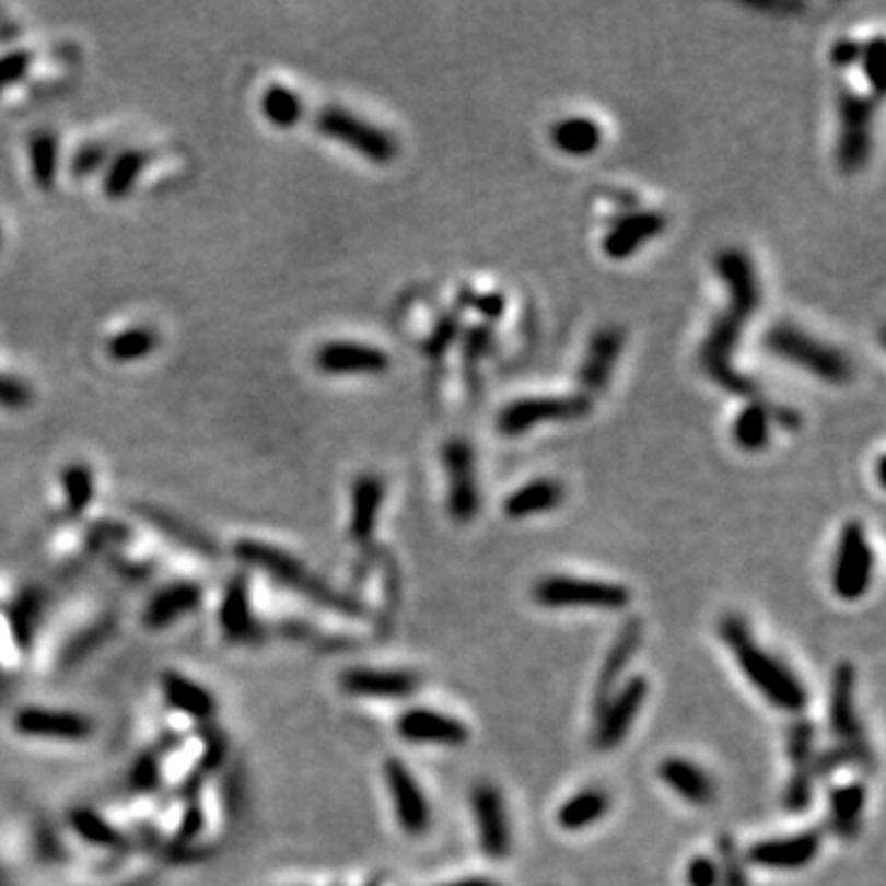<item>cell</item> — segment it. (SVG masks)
Wrapping results in <instances>:
<instances>
[{"label": "cell", "instance_id": "cell-50", "mask_svg": "<svg viewBox=\"0 0 886 886\" xmlns=\"http://www.w3.org/2000/svg\"><path fill=\"white\" fill-rule=\"evenodd\" d=\"M860 53H862V45L854 43V39H837L832 45V62L837 67H850L854 62H860Z\"/></svg>", "mask_w": 886, "mask_h": 886}, {"label": "cell", "instance_id": "cell-3", "mask_svg": "<svg viewBox=\"0 0 886 886\" xmlns=\"http://www.w3.org/2000/svg\"><path fill=\"white\" fill-rule=\"evenodd\" d=\"M234 555L242 561H246V564H254L264 571H269V574L273 579H279L281 584L295 588L299 594L315 601V604L338 610V614H348V616L362 614L360 604H354L352 598L338 594V591L330 588L323 579L313 576L299 559L289 555V551L264 545V541H256V539H242L234 545Z\"/></svg>", "mask_w": 886, "mask_h": 886}, {"label": "cell", "instance_id": "cell-2", "mask_svg": "<svg viewBox=\"0 0 886 886\" xmlns=\"http://www.w3.org/2000/svg\"><path fill=\"white\" fill-rule=\"evenodd\" d=\"M719 636L732 650L742 673L751 679V685L761 692L768 702L783 712H801L807 704V689L803 687L791 669L781 660L756 643L748 633L746 623L738 616H724L719 623Z\"/></svg>", "mask_w": 886, "mask_h": 886}, {"label": "cell", "instance_id": "cell-11", "mask_svg": "<svg viewBox=\"0 0 886 886\" xmlns=\"http://www.w3.org/2000/svg\"><path fill=\"white\" fill-rule=\"evenodd\" d=\"M830 722L837 742H840L837 748L850 758V763H860L866 771H872V748L866 744L860 719H856L854 712V667L850 663H840L835 669Z\"/></svg>", "mask_w": 886, "mask_h": 886}, {"label": "cell", "instance_id": "cell-18", "mask_svg": "<svg viewBox=\"0 0 886 886\" xmlns=\"http://www.w3.org/2000/svg\"><path fill=\"white\" fill-rule=\"evenodd\" d=\"M315 364L328 374H380L389 370V354L364 342L333 340L315 354Z\"/></svg>", "mask_w": 886, "mask_h": 886}, {"label": "cell", "instance_id": "cell-4", "mask_svg": "<svg viewBox=\"0 0 886 886\" xmlns=\"http://www.w3.org/2000/svg\"><path fill=\"white\" fill-rule=\"evenodd\" d=\"M766 348L776 358L793 362L795 368L807 370L813 377L827 384H847L854 374V364L835 345L817 340L813 333L803 330L795 323H776L766 333Z\"/></svg>", "mask_w": 886, "mask_h": 886}, {"label": "cell", "instance_id": "cell-44", "mask_svg": "<svg viewBox=\"0 0 886 886\" xmlns=\"http://www.w3.org/2000/svg\"><path fill=\"white\" fill-rule=\"evenodd\" d=\"M496 338H492V330L488 325H476L466 335H463V358H466V368L470 370V364L476 368L478 360L488 358Z\"/></svg>", "mask_w": 886, "mask_h": 886}, {"label": "cell", "instance_id": "cell-9", "mask_svg": "<svg viewBox=\"0 0 886 886\" xmlns=\"http://www.w3.org/2000/svg\"><path fill=\"white\" fill-rule=\"evenodd\" d=\"M535 601L547 608L567 606H591V608H623L628 606L630 594L626 586L608 584V581L579 579V576H545L537 581Z\"/></svg>", "mask_w": 886, "mask_h": 886}, {"label": "cell", "instance_id": "cell-36", "mask_svg": "<svg viewBox=\"0 0 886 886\" xmlns=\"http://www.w3.org/2000/svg\"><path fill=\"white\" fill-rule=\"evenodd\" d=\"M158 345V335L151 328H128L124 333L114 335L112 340H108L106 350H108V358L116 360V362H131V360H141L145 358L148 352H151Z\"/></svg>", "mask_w": 886, "mask_h": 886}, {"label": "cell", "instance_id": "cell-51", "mask_svg": "<svg viewBox=\"0 0 886 886\" xmlns=\"http://www.w3.org/2000/svg\"><path fill=\"white\" fill-rule=\"evenodd\" d=\"M456 333H458V320H456V318H446V320H443V323L439 325L436 335H433L431 342H429V354H439V352L446 350V345H448L453 338H456Z\"/></svg>", "mask_w": 886, "mask_h": 886}, {"label": "cell", "instance_id": "cell-21", "mask_svg": "<svg viewBox=\"0 0 886 886\" xmlns=\"http://www.w3.org/2000/svg\"><path fill=\"white\" fill-rule=\"evenodd\" d=\"M340 685L348 695L401 699V697H409L417 692L419 679L411 673H401V669L354 667L340 677Z\"/></svg>", "mask_w": 886, "mask_h": 886}, {"label": "cell", "instance_id": "cell-26", "mask_svg": "<svg viewBox=\"0 0 886 886\" xmlns=\"http://www.w3.org/2000/svg\"><path fill=\"white\" fill-rule=\"evenodd\" d=\"M549 138L559 153L581 158L598 151L601 141H604V131L588 116H564L551 126Z\"/></svg>", "mask_w": 886, "mask_h": 886}, {"label": "cell", "instance_id": "cell-37", "mask_svg": "<svg viewBox=\"0 0 886 886\" xmlns=\"http://www.w3.org/2000/svg\"><path fill=\"white\" fill-rule=\"evenodd\" d=\"M141 515L148 520V522H153L155 527H161L165 535H171L173 539H177V541H183L185 547H193V549H197V551H202V555H214V547H212V541L207 539L205 535H200V532L197 529H193L190 525H185V522H180V520H175V517H171V515H165V512H161V510H148V508H143L141 510Z\"/></svg>", "mask_w": 886, "mask_h": 886}, {"label": "cell", "instance_id": "cell-46", "mask_svg": "<svg viewBox=\"0 0 886 886\" xmlns=\"http://www.w3.org/2000/svg\"><path fill=\"white\" fill-rule=\"evenodd\" d=\"M108 158V148L98 143H89L84 148H79L74 161H72V173L74 175H89L94 173L98 165H102Z\"/></svg>", "mask_w": 886, "mask_h": 886}, {"label": "cell", "instance_id": "cell-54", "mask_svg": "<svg viewBox=\"0 0 886 886\" xmlns=\"http://www.w3.org/2000/svg\"><path fill=\"white\" fill-rule=\"evenodd\" d=\"M443 886H500V884L492 879H482V876H468V879H458V882H451Z\"/></svg>", "mask_w": 886, "mask_h": 886}, {"label": "cell", "instance_id": "cell-42", "mask_svg": "<svg viewBox=\"0 0 886 886\" xmlns=\"http://www.w3.org/2000/svg\"><path fill=\"white\" fill-rule=\"evenodd\" d=\"M719 856H722V860H719V864L722 866H716L719 882H724V886H748L746 872H744V866L738 864L736 847H734L732 837L722 835V840H719Z\"/></svg>", "mask_w": 886, "mask_h": 886}, {"label": "cell", "instance_id": "cell-40", "mask_svg": "<svg viewBox=\"0 0 886 886\" xmlns=\"http://www.w3.org/2000/svg\"><path fill=\"white\" fill-rule=\"evenodd\" d=\"M813 738L815 728L811 722H795L791 726V734H788V754H791L797 768L813 766Z\"/></svg>", "mask_w": 886, "mask_h": 886}, {"label": "cell", "instance_id": "cell-47", "mask_svg": "<svg viewBox=\"0 0 886 886\" xmlns=\"http://www.w3.org/2000/svg\"><path fill=\"white\" fill-rule=\"evenodd\" d=\"M689 886H719V870L709 856H695L687 866Z\"/></svg>", "mask_w": 886, "mask_h": 886}, {"label": "cell", "instance_id": "cell-30", "mask_svg": "<svg viewBox=\"0 0 886 886\" xmlns=\"http://www.w3.org/2000/svg\"><path fill=\"white\" fill-rule=\"evenodd\" d=\"M866 803V791L862 783H850L835 788L830 795V807H832V830L852 840V837L860 832L862 827V813Z\"/></svg>", "mask_w": 886, "mask_h": 886}, {"label": "cell", "instance_id": "cell-8", "mask_svg": "<svg viewBox=\"0 0 886 886\" xmlns=\"http://www.w3.org/2000/svg\"><path fill=\"white\" fill-rule=\"evenodd\" d=\"M441 463L446 470L448 515L456 522L476 520L480 510V486L476 468V448L468 439H448L441 448Z\"/></svg>", "mask_w": 886, "mask_h": 886}, {"label": "cell", "instance_id": "cell-39", "mask_svg": "<svg viewBox=\"0 0 886 886\" xmlns=\"http://www.w3.org/2000/svg\"><path fill=\"white\" fill-rule=\"evenodd\" d=\"M72 827L89 842H96V844H104V847L121 844V835H118L112 825L104 823L102 817H98L92 811L72 813Z\"/></svg>", "mask_w": 886, "mask_h": 886}, {"label": "cell", "instance_id": "cell-16", "mask_svg": "<svg viewBox=\"0 0 886 886\" xmlns=\"http://www.w3.org/2000/svg\"><path fill=\"white\" fill-rule=\"evenodd\" d=\"M470 803L478 820L482 852L492 856V860H502V856L510 852V827L500 791L490 783H480L476 791H473Z\"/></svg>", "mask_w": 886, "mask_h": 886}, {"label": "cell", "instance_id": "cell-19", "mask_svg": "<svg viewBox=\"0 0 886 886\" xmlns=\"http://www.w3.org/2000/svg\"><path fill=\"white\" fill-rule=\"evenodd\" d=\"M15 732L37 738H62V742H82L92 736L94 726L86 716L74 712H53V709L27 707L13 719Z\"/></svg>", "mask_w": 886, "mask_h": 886}, {"label": "cell", "instance_id": "cell-41", "mask_svg": "<svg viewBox=\"0 0 886 886\" xmlns=\"http://www.w3.org/2000/svg\"><path fill=\"white\" fill-rule=\"evenodd\" d=\"M882 59H884V37L876 35V37L870 39V43L862 45V53H860L862 72H864L866 79H870V84L874 86V96L876 98H882V92H884Z\"/></svg>", "mask_w": 886, "mask_h": 886}, {"label": "cell", "instance_id": "cell-22", "mask_svg": "<svg viewBox=\"0 0 886 886\" xmlns=\"http://www.w3.org/2000/svg\"><path fill=\"white\" fill-rule=\"evenodd\" d=\"M640 640H643V623H640L638 618L626 620L623 628H620V633L614 640V645H610V650H608L604 665H601V673L596 679V695H594L596 712L608 702L610 695L616 692L618 679H620V675H623L626 665L633 660L636 650L640 648Z\"/></svg>", "mask_w": 886, "mask_h": 886}, {"label": "cell", "instance_id": "cell-32", "mask_svg": "<svg viewBox=\"0 0 886 886\" xmlns=\"http://www.w3.org/2000/svg\"><path fill=\"white\" fill-rule=\"evenodd\" d=\"M608 813V795L598 788H586V791L576 793L574 797L559 807L557 820L569 832L584 830V827L594 825Z\"/></svg>", "mask_w": 886, "mask_h": 886}, {"label": "cell", "instance_id": "cell-23", "mask_svg": "<svg viewBox=\"0 0 886 886\" xmlns=\"http://www.w3.org/2000/svg\"><path fill=\"white\" fill-rule=\"evenodd\" d=\"M384 502V480L372 473H364L352 482V517L350 537L360 545H368L377 529L380 510Z\"/></svg>", "mask_w": 886, "mask_h": 886}, {"label": "cell", "instance_id": "cell-35", "mask_svg": "<svg viewBox=\"0 0 886 886\" xmlns=\"http://www.w3.org/2000/svg\"><path fill=\"white\" fill-rule=\"evenodd\" d=\"M30 167H33V177L37 187L55 185L57 175V138L49 131H37L30 138Z\"/></svg>", "mask_w": 886, "mask_h": 886}, {"label": "cell", "instance_id": "cell-6", "mask_svg": "<svg viewBox=\"0 0 886 886\" xmlns=\"http://www.w3.org/2000/svg\"><path fill=\"white\" fill-rule=\"evenodd\" d=\"M315 126L333 141L352 148L360 155L368 158L370 163L387 165L399 153L397 138L384 131V128L368 124L364 118L345 112L340 106H325L320 114L315 116Z\"/></svg>", "mask_w": 886, "mask_h": 886}, {"label": "cell", "instance_id": "cell-45", "mask_svg": "<svg viewBox=\"0 0 886 886\" xmlns=\"http://www.w3.org/2000/svg\"><path fill=\"white\" fill-rule=\"evenodd\" d=\"M37 610H39V604H37L35 594H25L23 598H20V604L13 614V628H15L18 640H23V643L30 638V633H33Z\"/></svg>", "mask_w": 886, "mask_h": 886}, {"label": "cell", "instance_id": "cell-29", "mask_svg": "<svg viewBox=\"0 0 886 886\" xmlns=\"http://www.w3.org/2000/svg\"><path fill=\"white\" fill-rule=\"evenodd\" d=\"M163 692L167 704L180 709V712L190 714L195 719H207L214 714V699L193 679H187L177 673L163 675Z\"/></svg>", "mask_w": 886, "mask_h": 886}, {"label": "cell", "instance_id": "cell-5", "mask_svg": "<svg viewBox=\"0 0 886 886\" xmlns=\"http://www.w3.org/2000/svg\"><path fill=\"white\" fill-rule=\"evenodd\" d=\"M879 98L854 94L852 89L842 86L837 94V118H840V131H837V167L842 173H856L870 163L874 151V116Z\"/></svg>", "mask_w": 886, "mask_h": 886}, {"label": "cell", "instance_id": "cell-10", "mask_svg": "<svg viewBox=\"0 0 886 886\" xmlns=\"http://www.w3.org/2000/svg\"><path fill=\"white\" fill-rule=\"evenodd\" d=\"M874 551L860 522H847L837 541V557L832 567V588L844 601H856L872 584Z\"/></svg>", "mask_w": 886, "mask_h": 886}, {"label": "cell", "instance_id": "cell-49", "mask_svg": "<svg viewBox=\"0 0 886 886\" xmlns=\"http://www.w3.org/2000/svg\"><path fill=\"white\" fill-rule=\"evenodd\" d=\"M33 399V392L25 382L13 377H0V404L5 407H25Z\"/></svg>", "mask_w": 886, "mask_h": 886}, {"label": "cell", "instance_id": "cell-24", "mask_svg": "<svg viewBox=\"0 0 886 886\" xmlns=\"http://www.w3.org/2000/svg\"><path fill=\"white\" fill-rule=\"evenodd\" d=\"M564 502V486L557 478H535L510 492L502 502V512L510 520H525L559 508Z\"/></svg>", "mask_w": 886, "mask_h": 886}, {"label": "cell", "instance_id": "cell-38", "mask_svg": "<svg viewBox=\"0 0 886 886\" xmlns=\"http://www.w3.org/2000/svg\"><path fill=\"white\" fill-rule=\"evenodd\" d=\"M62 482L67 490V505L72 510V515H79L94 496V478L92 470L84 463H69L62 470Z\"/></svg>", "mask_w": 886, "mask_h": 886}, {"label": "cell", "instance_id": "cell-34", "mask_svg": "<svg viewBox=\"0 0 886 886\" xmlns=\"http://www.w3.org/2000/svg\"><path fill=\"white\" fill-rule=\"evenodd\" d=\"M148 163V153L143 151H136V148H128V151L118 153L112 165H108V173H106V180H104V190L108 197H124L128 190H131L138 173L143 171Z\"/></svg>", "mask_w": 886, "mask_h": 886}, {"label": "cell", "instance_id": "cell-13", "mask_svg": "<svg viewBox=\"0 0 886 886\" xmlns=\"http://www.w3.org/2000/svg\"><path fill=\"white\" fill-rule=\"evenodd\" d=\"M384 778H387V788L394 801V813H397L401 830L411 837L427 835L431 825V811L427 795L421 793V788L417 783V778H413L409 773V768L397 761V758H389V761L384 763Z\"/></svg>", "mask_w": 886, "mask_h": 886}, {"label": "cell", "instance_id": "cell-48", "mask_svg": "<svg viewBox=\"0 0 886 886\" xmlns=\"http://www.w3.org/2000/svg\"><path fill=\"white\" fill-rule=\"evenodd\" d=\"M30 62H33V55L30 53H10L8 57L0 59V89L18 82L30 69Z\"/></svg>", "mask_w": 886, "mask_h": 886}, {"label": "cell", "instance_id": "cell-7", "mask_svg": "<svg viewBox=\"0 0 886 886\" xmlns=\"http://www.w3.org/2000/svg\"><path fill=\"white\" fill-rule=\"evenodd\" d=\"M591 397L569 394V397H522L505 404L498 413V431L505 439H517L539 423H561L588 417Z\"/></svg>", "mask_w": 886, "mask_h": 886}, {"label": "cell", "instance_id": "cell-28", "mask_svg": "<svg viewBox=\"0 0 886 886\" xmlns=\"http://www.w3.org/2000/svg\"><path fill=\"white\" fill-rule=\"evenodd\" d=\"M220 626L224 636L236 640V643L256 638V623L249 610V596H246L244 579H234L230 588H226L220 610Z\"/></svg>", "mask_w": 886, "mask_h": 886}, {"label": "cell", "instance_id": "cell-55", "mask_svg": "<svg viewBox=\"0 0 886 886\" xmlns=\"http://www.w3.org/2000/svg\"><path fill=\"white\" fill-rule=\"evenodd\" d=\"M0 236H3V230H0Z\"/></svg>", "mask_w": 886, "mask_h": 886}, {"label": "cell", "instance_id": "cell-25", "mask_svg": "<svg viewBox=\"0 0 886 886\" xmlns=\"http://www.w3.org/2000/svg\"><path fill=\"white\" fill-rule=\"evenodd\" d=\"M657 773L665 781V785L673 788V791L679 797H685L687 803H695V805L712 803L714 781L697 763L687 761V758H677V756L665 758V761L660 763Z\"/></svg>", "mask_w": 886, "mask_h": 886}, {"label": "cell", "instance_id": "cell-1", "mask_svg": "<svg viewBox=\"0 0 886 886\" xmlns=\"http://www.w3.org/2000/svg\"><path fill=\"white\" fill-rule=\"evenodd\" d=\"M714 266L719 279L726 285L728 301L707 333L702 350H699V364H702L707 377L722 389L736 394V397L754 399L758 394L756 382L744 377L734 368V352L742 340L744 325L754 318L758 305H761V283H758L751 256L736 246L719 252Z\"/></svg>", "mask_w": 886, "mask_h": 886}, {"label": "cell", "instance_id": "cell-31", "mask_svg": "<svg viewBox=\"0 0 886 886\" xmlns=\"http://www.w3.org/2000/svg\"><path fill=\"white\" fill-rule=\"evenodd\" d=\"M771 409H766L761 401H748L746 407L738 411L734 421V441L738 448L748 453L763 451L771 443Z\"/></svg>", "mask_w": 886, "mask_h": 886}, {"label": "cell", "instance_id": "cell-43", "mask_svg": "<svg viewBox=\"0 0 886 886\" xmlns=\"http://www.w3.org/2000/svg\"><path fill=\"white\" fill-rule=\"evenodd\" d=\"M813 783H815V771L811 768H797L795 776L791 778L785 791V807L793 813L805 811L813 801Z\"/></svg>", "mask_w": 886, "mask_h": 886}, {"label": "cell", "instance_id": "cell-20", "mask_svg": "<svg viewBox=\"0 0 886 886\" xmlns=\"http://www.w3.org/2000/svg\"><path fill=\"white\" fill-rule=\"evenodd\" d=\"M399 736L413 744H448L458 746L468 738L466 724L433 709H409L399 716Z\"/></svg>", "mask_w": 886, "mask_h": 886}, {"label": "cell", "instance_id": "cell-33", "mask_svg": "<svg viewBox=\"0 0 886 886\" xmlns=\"http://www.w3.org/2000/svg\"><path fill=\"white\" fill-rule=\"evenodd\" d=\"M261 112L273 126L291 128L301 121L303 102H301V96L291 92L289 86L271 84L261 96Z\"/></svg>", "mask_w": 886, "mask_h": 886}, {"label": "cell", "instance_id": "cell-53", "mask_svg": "<svg viewBox=\"0 0 886 886\" xmlns=\"http://www.w3.org/2000/svg\"><path fill=\"white\" fill-rule=\"evenodd\" d=\"M136 783L138 785H153L155 783V766L151 761H143L141 768H138Z\"/></svg>", "mask_w": 886, "mask_h": 886}, {"label": "cell", "instance_id": "cell-27", "mask_svg": "<svg viewBox=\"0 0 886 886\" xmlns=\"http://www.w3.org/2000/svg\"><path fill=\"white\" fill-rule=\"evenodd\" d=\"M202 591L195 584H171L151 598L145 608V623L151 628H165L175 623L177 618L190 614L200 604Z\"/></svg>", "mask_w": 886, "mask_h": 886}, {"label": "cell", "instance_id": "cell-14", "mask_svg": "<svg viewBox=\"0 0 886 886\" xmlns=\"http://www.w3.org/2000/svg\"><path fill=\"white\" fill-rule=\"evenodd\" d=\"M667 226V220L663 212L657 210H626L623 214H618L614 222H610L608 232L604 234V242H601V249L608 256V259L623 261L630 259L640 246L648 244L650 240L663 232Z\"/></svg>", "mask_w": 886, "mask_h": 886}, {"label": "cell", "instance_id": "cell-52", "mask_svg": "<svg viewBox=\"0 0 886 886\" xmlns=\"http://www.w3.org/2000/svg\"><path fill=\"white\" fill-rule=\"evenodd\" d=\"M473 303H476V308L486 315V318H492V320L500 318L502 308H505V299H502L500 293H486L482 299H476Z\"/></svg>", "mask_w": 886, "mask_h": 886}, {"label": "cell", "instance_id": "cell-12", "mask_svg": "<svg viewBox=\"0 0 886 886\" xmlns=\"http://www.w3.org/2000/svg\"><path fill=\"white\" fill-rule=\"evenodd\" d=\"M648 683L645 677H630L628 683L610 695L608 702L596 712V732L594 744L601 751H610V748L623 742L630 724L636 722L640 707L645 702Z\"/></svg>", "mask_w": 886, "mask_h": 886}, {"label": "cell", "instance_id": "cell-17", "mask_svg": "<svg viewBox=\"0 0 886 886\" xmlns=\"http://www.w3.org/2000/svg\"><path fill=\"white\" fill-rule=\"evenodd\" d=\"M820 832H801L793 837L756 842L748 850V862L761 870H803L820 852Z\"/></svg>", "mask_w": 886, "mask_h": 886}, {"label": "cell", "instance_id": "cell-15", "mask_svg": "<svg viewBox=\"0 0 886 886\" xmlns=\"http://www.w3.org/2000/svg\"><path fill=\"white\" fill-rule=\"evenodd\" d=\"M626 333L618 325H606L591 335L584 362L579 368V387L581 394H598L606 389L610 374L616 370V362L623 352Z\"/></svg>", "mask_w": 886, "mask_h": 886}]
</instances>
